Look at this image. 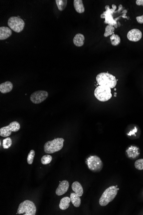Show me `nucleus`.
<instances>
[{
    "label": "nucleus",
    "mask_w": 143,
    "mask_h": 215,
    "mask_svg": "<svg viewBox=\"0 0 143 215\" xmlns=\"http://www.w3.org/2000/svg\"><path fill=\"white\" fill-rule=\"evenodd\" d=\"M96 80L99 86L113 89L117 85V80L115 77L108 73H101L96 77Z\"/></svg>",
    "instance_id": "1"
},
{
    "label": "nucleus",
    "mask_w": 143,
    "mask_h": 215,
    "mask_svg": "<svg viewBox=\"0 0 143 215\" xmlns=\"http://www.w3.org/2000/svg\"><path fill=\"white\" fill-rule=\"evenodd\" d=\"M64 140L63 138H57L45 143L44 150L47 154H52L59 151L64 146Z\"/></svg>",
    "instance_id": "2"
},
{
    "label": "nucleus",
    "mask_w": 143,
    "mask_h": 215,
    "mask_svg": "<svg viewBox=\"0 0 143 215\" xmlns=\"http://www.w3.org/2000/svg\"><path fill=\"white\" fill-rule=\"evenodd\" d=\"M118 191V189L116 186H111L107 188L103 193L99 199V205L102 207L108 205L116 197Z\"/></svg>",
    "instance_id": "3"
},
{
    "label": "nucleus",
    "mask_w": 143,
    "mask_h": 215,
    "mask_svg": "<svg viewBox=\"0 0 143 215\" xmlns=\"http://www.w3.org/2000/svg\"><path fill=\"white\" fill-rule=\"evenodd\" d=\"M37 208L34 203L31 201L25 200L21 203L17 209V214L24 215H35Z\"/></svg>",
    "instance_id": "4"
},
{
    "label": "nucleus",
    "mask_w": 143,
    "mask_h": 215,
    "mask_svg": "<svg viewBox=\"0 0 143 215\" xmlns=\"http://www.w3.org/2000/svg\"><path fill=\"white\" fill-rule=\"evenodd\" d=\"M94 95L100 102H107L112 97L111 89L108 87L99 86L95 89Z\"/></svg>",
    "instance_id": "5"
},
{
    "label": "nucleus",
    "mask_w": 143,
    "mask_h": 215,
    "mask_svg": "<svg viewBox=\"0 0 143 215\" xmlns=\"http://www.w3.org/2000/svg\"><path fill=\"white\" fill-rule=\"evenodd\" d=\"M89 169L93 172H99L103 168V163L101 159L96 156H90L86 161Z\"/></svg>",
    "instance_id": "6"
},
{
    "label": "nucleus",
    "mask_w": 143,
    "mask_h": 215,
    "mask_svg": "<svg viewBox=\"0 0 143 215\" xmlns=\"http://www.w3.org/2000/svg\"><path fill=\"white\" fill-rule=\"evenodd\" d=\"M8 26L15 32L20 33L24 28L25 23L24 21L19 17H12L8 19Z\"/></svg>",
    "instance_id": "7"
},
{
    "label": "nucleus",
    "mask_w": 143,
    "mask_h": 215,
    "mask_svg": "<svg viewBox=\"0 0 143 215\" xmlns=\"http://www.w3.org/2000/svg\"><path fill=\"white\" fill-rule=\"evenodd\" d=\"M20 129V124L17 121H13L8 125L2 127L0 129V136L3 137H7L11 135L12 132H17Z\"/></svg>",
    "instance_id": "8"
},
{
    "label": "nucleus",
    "mask_w": 143,
    "mask_h": 215,
    "mask_svg": "<svg viewBox=\"0 0 143 215\" xmlns=\"http://www.w3.org/2000/svg\"><path fill=\"white\" fill-rule=\"evenodd\" d=\"M48 95V93L46 91L39 90L31 94L30 100L33 104H39L45 100Z\"/></svg>",
    "instance_id": "9"
},
{
    "label": "nucleus",
    "mask_w": 143,
    "mask_h": 215,
    "mask_svg": "<svg viewBox=\"0 0 143 215\" xmlns=\"http://www.w3.org/2000/svg\"><path fill=\"white\" fill-rule=\"evenodd\" d=\"M142 37L141 31L138 29H133L129 31L127 37L130 41L137 42L141 39Z\"/></svg>",
    "instance_id": "10"
},
{
    "label": "nucleus",
    "mask_w": 143,
    "mask_h": 215,
    "mask_svg": "<svg viewBox=\"0 0 143 215\" xmlns=\"http://www.w3.org/2000/svg\"><path fill=\"white\" fill-rule=\"evenodd\" d=\"M69 188V183L68 181L64 180L60 183L59 185L56 190V195L61 196L65 194Z\"/></svg>",
    "instance_id": "11"
},
{
    "label": "nucleus",
    "mask_w": 143,
    "mask_h": 215,
    "mask_svg": "<svg viewBox=\"0 0 143 215\" xmlns=\"http://www.w3.org/2000/svg\"><path fill=\"white\" fill-rule=\"evenodd\" d=\"M12 34L11 30L7 27H0V40H4L8 38Z\"/></svg>",
    "instance_id": "12"
},
{
    "label": "nucleus",
    "mask_w": 143,
    "mask_h": 215,
    "mask_svg": "<svg viewBox=\"0 0 143 215\" xmlns=\"http://www.w3.org/2000/svg\"><path fill=\"white\" fill-rule=\"evenodd\" d=\"M13 89V84L10 81H6L0 84V92L3 94L10 92Z\"/></svg>",
    "instance_id": "13"
},
{
    "label": "nucleus",
    "mask_w": 143,
    "mask_h": 215,
    "mask_svg": "<svg viewBox=\"0 0 143 215\" xmlns=\"http://www.w3.org/2000/svg\"><path fill=\"white\" fill-rule=\"evenodd\" d=\"M72 189L78 196L82 197L84 192L83 188L79 182L77 181L74 182L72 185Z\"/></svg>",
    "instance_id": "14"
},
{
    "label": "nucleus",
    "mask_w": 143,
    "mask_h": 215,
    "mask_svg": "<svg viewBox=\"0 0 143 215\" xmlns=\"http://www.w3.org/2000/svg\"><path fill=\"white\" fill-rule=\"evenodd\" d=\"M84 40H85V38L83 34L80 33L77 34L74 38L73 40L74 44L75 46L81 47L84 45Z\"/></svg>",
    "instance_id": "15"
},
{
    "label": "nucleus",
    "mask_w": 143,
    "mask_h": 215,
    "mask_svg": "<svg viewBox=\"0 0 143 215\" xmlns=\"http://www.w3.org/2000/svg\"><path fill=\"white\" fill-rule=\"evenodd\" d=\"M74 6L77 12L79 14H82L85 11V8L82 0H74Z\"/></svg>",
    "instance_id": "16"
},
{
    "label": "nucleus",
    "mask_w": 143,
    "mask_h": 215,
    "mask_svg": "<svg viewBox=\"0 0 143 215\" xmlns=\"http://www.w3.org/2000/svg\"><path fill=\"white\" fill-rule=\"evenodd\" d=\"M126 152L130 158H135L139 155V148L136 146H131L127 150Z\"/></svg>",
    "instance_id": "17"
},
{
    "label": "nucleus",
    "mask_w": 143,
    "mask_h": 215,
    "mask_svg": "<svg viewBox=\"0 0 143 215\" xmlns=\"http://www.w3.org/2000/svg\"><path fill=\"white\" fill-rule=\"evenodd\" d=\"M70 197H64L61 199L59 204V208L62 210H65L70 206V203L71 202Z\"/></svg>",
    "instance_id": "18"
},
{
    "label": "nucleus",
    "mask_w": 143,
    "mask_h": 215,
    "mask_svg": "<svg viewBox=\"0 0 143 215\" xmlns=\"http://www.w3.org/2000/svg\"><path fill=\"white\" fill-rule=\"evenodd\" d=\"M70 199H71L72 203L75 207H79L81 204V200L79 196H78L75 193H72L70 194Z\"/></svg>",
    "instance_id": "19"
},
{
    "label": "nucleus",
    "mask_w": 143,
    "mask_h": 215,
    "mask_svg": "<svg viewBox=\"0 0 143 215\" xmlns=\"http://www.w3.org/2000/svg\"><path fill=\"white\" fill-rule=\"evenodd\" d=\"M110 38L111 44L114 46H117L121 43V38L117 34H114L110 37Z\"/></svg>",
    "instance_id": "20"
},
{
    "label": "nucleus",
    "mask_w": 143,
    "mask_h": 215,
    "mask_svg": "<svg viewBox=\"0 0 143 215\" xmlns=\"http://www.w3.org/2000/svg\"><path fill=\"white\" fill-rule=\"evenodd\" d=\"M57 8L60 11L64 10L66 8L68 4V1L67 0H56Z\"/></svg>",
    "instance_id": "21"
},
{
    "label": "nucleus",
    "mask_w": 143,
    "mask_h": 215,
    "mask_svg": "<svg viewBox=\"0 0 143 215\" xmlns=\"http://www.w3.org/2000/svg\"><path fill=\"white\" fill-rule=\"evenodd\" d=\"M114 30L115 28L113 26L108 25L105 29V32L104 36L105 37H108L109 36L112 35L114 33Z\"/></svg>",
    "instance_id": "22"
},
{
    "label": "nucleus",
    "mask_w": 143,
    "mask_h": 215,
    "mask_svg": "<svg viewBox=\"0 0 143 215\" xmlns=\"http://www.w3.org/2000/svg\"><path fill=\"white\" fill-rule=\"evenodd\" d=\"M52 158L50 155H46L43 156L41 159V163L44 165H47L49 164L52 161Z\"/></svg>",
    "instance_id": "23"
},
{
    "label": "nucleus",
    "mask_w": 143,
    "mask_h": 215,
    "mask_svg": "<svg viewBox=\"0 0 143 215\" xmlns=\"http://www.w3.org/2000/svg\"><path fill=\"white\" fill-rule=\"evenodd\" d=\"M12 144L11 139L10 137H7L3 141V147L4 149H7L11 146Z\"/></svg>",
    "instance_id": "24"
},
{
    "label": "nucleus",
    "mask_w": 143,
    "mask_h": 215,
    "mask_svg": "<svg viewBox=\"0 0 143 215\" xmlns=\"http://www.w3.org/2000/svg\"><path fill=\"white\" fill-rule=\"evenodd\" d=\"M35 153L33 150H31L29 152L28 157H27V162L29 165H31L33 162V159L35 156Z\"/></svg>",
    "instance_id": "25"
},
{
    "label": "nucleus",
    "mask_w": 143,
    "mask_h": 215,
    "mask_svg": "<svg viewBox=\"0 0 143 215\" xmlns=\"http://www.w3.org/2000/svg\"><path fill=\"white\" fill-rule=\"evenodd\" d=\"M135 168L138 170H143V159H140L136 160L135 163Z\"/></svg>",
    "instance_id": "26"
},
{
    "label": "nucleus",
    "mask_w": 143,
    "mask_h": 215,
    "mask_svg": "<svg viewBox=\"0 0 143 215\" xmlns=\"http://www.w3.org/2000/svg\"><path fill=\"white\" fill-rule=\"evenodd\" d=\"M136 20L137 22L140 24H143V15L141 16H138L136 17Z\"/></svg>",
    "instance_id": "27"
},
{
    "label": "nucleus",
    "mask_w": 143,
    "mask_h": 215,
    "mask_svg": "<svg viewBox=\"0 0 143 215\" xmlns=\"http://www.w3.org/2000/svg\"><path fill=\"white\" fill-rule=\"evenodd\" d=\"M136 4L138 6H143V0H137Z\"/></svg>",
    "instance_id": "28"
},
{
    "label": "nucleus",
    "mask_w": 143,
    "mask_h": 215,
    "mask_svg": "<svg viewBox=\"0 0 143 215\" xmlns=\"http://www.w3.org/2000/svg\"><path fill=\"white\" fill-rule=\"evenodd\" d=\"M137 129H135V130H133V131H131L129 133L128 135H131V134H134V133H135V132H137Z\"/></svg>",
    "instance_id": "29"
},
{
    "label": "nucleus",
    "mask_w": 143,
    "mask_h": 215,
    "mask_svg": "<svg viewBox=\"0 0 143 215\" xmlns=\"http://www.w3.org/2000/svg\"><path fill=\"white\" fill-rule=\"evenodd\" d=\"M116 187L118 188V185H116Z\"/></svg>",
    "instance_id": "30"
},
{
    "label": "nucleus",
    "mask_w": 143,
    "mask_h": 215,
    "mask_svg": "<svg viewBox=\"0 0 143 215\" xmlns=\"http://www.w3.org/2000/svg\"><path fill=\"white\" fill-rule=\"evenodd\" d=\"M117 189H118V190H119V188H117Z\"/></svg>",
    "instance_id": "31"
}]
</instances>
